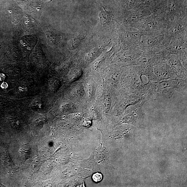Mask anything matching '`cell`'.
I'll return each instance as SVG.
<instances>
[{
    "label": "cell",
    "instance_id": "1",
    "mask_svg": "<svg viewBox=\"0 0 187 187\" xmlns=\"http://www.w3.org/2000/svg\"><path fill=\"white\" fill-rule=\"evenodd\" d=\"M100 5L101 13L100 14V20L101 23L105 24L109 22L112 20L111 13L110 10L106 8L102 4V0H96Z\"/></svg>",
    "mask_w": 187,
    "mask_h": 187
},
{
    "label": "cell",
    "instance_id": "2",
    "mask_svg": "<svg viewBox=\"0 0 187 187\" xmlns=\"http://www.w3.org/2000/svg\"><path fill=\"white\" fill-rule=\"evenodd\" d=\"M139 0H123V6L127 11L137 10L138 8Z\"/></svg>",
    "mask_w": 187,
    "mask_h": 187
},
{
    "label": "cell",
    "instance_id": "3",
    "mask_svg": "<svg viewBox=\"0 0 187 187\" xmlns=\"http://www.w3.org/2000/svg\"><path fill=\"white\" fill-rule=\"evenodd\" d=\"M112 103L111 96L110 94H106L103 97L102 104L104 110L106 112H108L111 108Z\"/></svg>",
    "mask_w": 187,
    "mask_h": 187
},
{
    "label": "cell",
    "instance_id": "4",
    "mask_svg": "<svg viewBox=\"0 0 187 187\" xmlns=\"http://www.w3.org/2000/svg\"><path fill=\"white\" fill-rule=\"evenodd\" d=\"M20 153L21 157L23 160H26L30 157L31 154L30 147L25 145L21 148Z\"/></svg>",
    "mask_w": 187,
    "mask_h": 187
},
{
    "label": "cell",
    "instance_id": "5",
    "mask_svg": "<svg viewBox=\"0 0 187 187\" xmlns=\"http://www.w3.org/2000/svg\"><path fill=\"white\" fill-rule=\"evenodd\" d=\"M82 70L79 68H75L72 70L70 74V81H75L81 77L82 75Z\"/></svg>",
    "mask_w": 187,
    "mask_h": 187
},
{
    "label": "cell",
    "instance_id": "6",
    "mask_svg": "<svg viewBox=\"0 0 187 187\" xmlns=\"http://www.w3.org/2000/svg\"><path fill=\"white\" fill-rule=\"evenodd\" d=\"M98 52V51L97 49H93L88 53L86 55L85 57V59L86 61H91L94 59L97 56Z\"/></svg>",
    "mask_w": 187,
    "mask_h": 187
},
{
    "label": "cell",
    "instance_id": "7",
    "mask_svg": "<svg viewBox=\"0 0 187 187\" xmlns=\"http://www.w3.org/2000/svg\"><path fill=\"white\" fill-rule=\"evenodd\" d=\"M75 91L76 94L80 98H83L84 96L85 91L83 85H78L75 88Z\"/></svg>",
    "mask_w": 187,
    "mask_h": 187
},
{
    "label": "cell",
    "instance_id": "8",
    "mask_svg": "<svg viewBox=\"0 0 187 187\" xmlns=\"http://www.w3.org/2000/svg\"><path fill=\"white\" fill-rule=\"evenodd\" d=\"M135 120L134 115L132 114H130L126 116L123 119V121L126 123H131Z\"/></svg>",
    "mask_w": 187,
    "mask_h": 187
},
{
    "label": "cell",
    "instance_id": "9",
    "mask_svg": "<svg viewBox=\"0 0 187 187\" xmlns=\"http://www.w3.org/2000/svg\"><path fill=\"white\" fill-rule=\"evenodd\" d=\"M92 177L93 180L95 182H97L102 180V176L101 174L97 173L93 174Z\"/></svg>",
    "mask_w": 187,
    "mask_h": 187
},
{
    "label": "cell",
    "instance_id": "10",
    "mask_svg": "<svg viewBox=\"0 0 187 187\" xmlns=\"http://www.w3.org/2000/svg\"><path fill=\"white\" fill-rule=\"evenodd\" d=\"M119 77L120 76L119 74H112L111 77H110V79H112L113 81H117V80L119 79Z\"/></svg>",
    "mask_w": 187,
    "mask_h": 187
},
{
    "label": "cell",
    "instance_id": "11",
    "mask_svg": "<svg viewBox=\"0 0 187 187\" xmlns=\"http://www.w3.org/2000/svg\"><path fill=\"white\" fill-rule=\"evenodd\" d=\"M91 123V120L89 119H86L84 122V125L85 126H88L90 125Z\"/></svg>",
    "mask_w": 187,
    "mask_h": 187
},
{
    "label": "cell",
    "instance_id": "12",
    "mask_svg": "<svg viewBox=\"0 0 187 187\" xmlns=\"http://www.w3.org/2000/svg\"><path fill=\"white\" fill-rule=\"evenodd\" d=\"M1 87L2 89H6L7 88L8 86L7 84L6 83L3 82L1 84Z\"/></svg>",
    "mask_w": 187,
    "mask_h": 187
},
{
    "label": "cell",
    "instance_id": "13",
    "mask_svg": "<svg viewBox=\"0 0 187 187\" xmlns=\"http://www.w3.org/2000/svg\"><path fill=\"white\" fill-rule=\"evenodd\" d=\"M5 76L3 74H0V81H2L5 79Z\"/></svg>",
    "mask_w": 187,
    "mask_h": 187
}]
</instances>
